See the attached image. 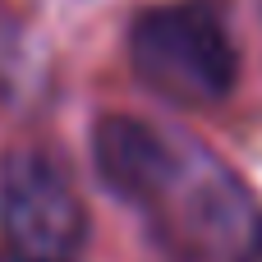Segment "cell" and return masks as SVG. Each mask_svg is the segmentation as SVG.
Wrapping results in <instances>:
<instances>
[{
  "mask_svg": "<svg viewBox=\"0 0 262 262\" xmlns=\"http://www.w3.org/2000/svg\"><path fill=\"white\" fill-rule=\"evenodd\" d=\"M0 262H28V258H14V253H0Z\"/></svg>",
  "mask_w": 262,
  "mask_h": 262,
  "instance_id": "cell-4",
  "label": "cell"
},
{
  "mask_svg": "<svg viewBox=\"0 0 262 262\" xmlns=\"http://www.w3.org/2000/svg\"><path fill=\"white\" fill-rule=\"evenodd\" d=\"M129 60L147 92L184 111L221 106L239 83V51L203 0L143 9L129 28Z\"/></svg>",
  "mask_w": 262,
  "mask_h": 262,
  "instance_id": "cell-2",
  "label": "cell"
},
{
  "mask_svg": "<svg viewBox=\"0 0 262 262\" xmlns=\"http://www.w3.org/2000/svg\"><path fill=\"white\" fill-rule=\"evenodd\" d=\"M0 239L28 262H74L88 244V212L69 170L32 143L0 152Z\"/></svg>",
  "mask_w": 262,
  "mask_h": 262,
  "instance_id": "cell-3",
  "label": "cell"
},
{
  "mask_svg": "<svg viewBox=\"0 0 262 262\" xmlns=\"http://www.w3.org/2000/svg\"><path fill=\"white\" fill-rule=\"evenodd\" d=\"M92 166L129 203L170 262H258L262 216L244 180L193 134L134 115L92 124Z\"/></svg>",
  "mask_w": 262,
  "mask_h": 262,
  "instance_id": "cell-1",
  "label": "cell"
}]
</instances>
